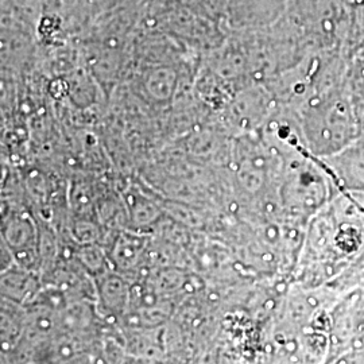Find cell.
Returning <instances> with one entry per match:
<instances>
[{
    "label": "cell",
    "mask_w": 364,
    "mask_h": 364,
    "mask_svg": "<svg viewBox=\"0 0 364 364\" xmlns=\"http://www.w3.org/2000/svg\"><path fill=\"white\" fill-rule=\"evenodd\" d=\"M360 136V117L351 92H320L304 119L302 141L320 159L335 156Z\"/></svg>",
    "instance_id": "1"
},
{
    "label": "cell",
    "mask_w": 364,
    "mask_h": 364,
    "mask_svg": "<svg viewBox=\"0 0 364 364\" xmlns=\"http://www.w3.org/2000/svg\"><path fill=\"white\" fill-rule=\"evenodd\" d=\"M326 169L341 193L364 196V139L358 138L335 156L324 158Z\"/></svg>",
    "instance_id": "2"
},
{
    "label": "cell",
    "mask_w": 364,
    "mask_h": 364,
    "mask_svg": "<svg viewBox=\"0 0 364 364\" xmlns=\"http://www.w3.org/2000/svg\"><path fill=\"white\" fill-rule=\"evenodd\" d=\"M4 223L3 242L11 250L15 259L22 260V266L28 267L38 250V232L34 221L25 212H16L7 216Z\"/></svg>",
    "instance_id": "3"
},
{
    "label": "cell",
    "mask_w": 364,
    "mask_h": 364,
    "mask_svg": "<svg viewBox=\"0 0 364 364\" xmlns=\"http://www.w3.org/2000/svg\"><path fill=\"white\" fill-rule=\"evenodd\" d=\"M96 296L100 313L105 317H126L130 311L131 289L120 273L99 274L96 279Z\"/></svg>",
    "instance_id": "4"
},
{
    "label": "cell",
    "mask_w": 364,
    "mask_h": 364,
    "mask_svg": "<svg viewBox=\"0 0 364 364\" xmlns=\"http://www.w3.org/2000/svg\"><path fill=\"white\" fill-rule=\"evenodd\" d=\"M147 239L135 234L119 235L111 248V260L122 273H132L144 266ZM120 273V274H122Z\"/></svg>",
    "instance_id": "5"
},
{
    "label": "cell",
    "mask_w": 364,
    "mask_h": 364,
    "mask_svg": "<svg viewBox=\"0 0 364 364\" xmlns=\"http://www.w3.org/2000/svg\"><path fill=\"white\" fill-rule=\"evenodd\" d=\"M26 269V267H25ZM25 269L10 267L1 275L3 299L16 304H25L28 299H36L38 294V281L33 272Z\"/></svg>",
    "instance_id": "6"
},
{
    "label": "cell",
    "mask_w": 364,
    "mask_h": 364,
    "mask_svg": "<svg viewBox=\"0 0 364 364\" xmlns=\"http://www.w3.org/2000/svg\"><path fill=\"white\" fill-rule=\"evenodd\" d=\"M358 93H356V96L355 95H352L353 96V100H355V103L356 105L359 107V108H364V70L360 72V75H359V77H358Z\"/></svg>",
    "instance_id": "7"
},
{
    "label": "cell",
    "mask_w": 364,
    "mask_h": 364,
    "mask_svg": "<svg viewBox=\"0 0 364 364\" xmlns=\"http://www.w3.org/2000/svg\"><path fill=\"white\" fill-rule=\"evenodd\" d=\"M348 1H353V3H358V1H360V0H348Z\"/></svg>",
    "instance_id": "8"
}]
</instances>
